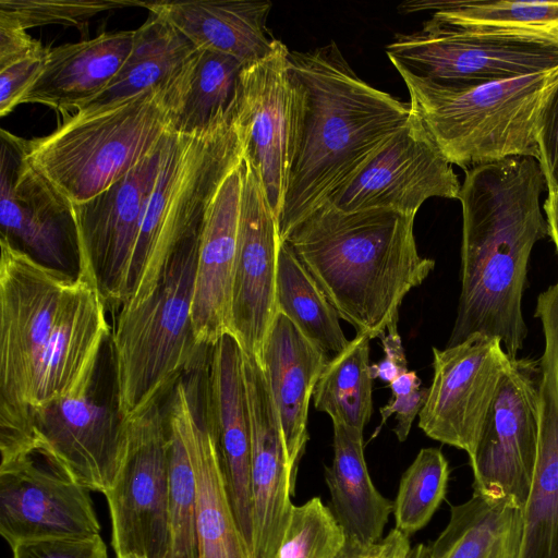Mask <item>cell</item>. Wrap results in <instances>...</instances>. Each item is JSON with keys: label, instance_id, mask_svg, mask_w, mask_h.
Segmentation results:
<instances>
[{"label": "cell", "instance_id": "1", "mask_svg": "<svg viewBox=\"0 0 558 558\" xmlns=\"http://www.w3.org/2000/svg\"><path fill=\"white\" fill-rule=\"evenodd\" d=\"M291 133L280 240L350 181L409 118L410 104L371 86L330 41L290 51Z\"/></svg>", "mask_w": 558, "mask_h": 558}, {"label": "cell", "instance_id": "2", "mask_svg": "<svg viewBox=\"0 0 558 558\" xmlns=\"http://www.w3.org/2000/svg\"><path fill=\"white\" fill-rule=\"evenodd\" d=\"M545 179L532 157H511L465 170L461 293L447 347L474 333L498 338L517 359L527 333L522 314L534 244L548 235L539 196Z\"/></svg>", "mask_w": 558, "mask_h": 558}, {"label": "cell", "instance_id": "3", "mask_svg": "<svg viewBox=\"0 0 558 558\" xmlns=\"http://www.w3.org/2000/svg\"><path fill=\"white\" fill-rule=\"evenodd\" d=\"M415 216L341 211L325 203L283 239L340 318L356 335L380 338L404 296L435 267L418 254Z\"/></svg>", "mask_w": 558, "mask_h": 558}, {"label": "cell", "instance_id": "4", "mask_svg": "<svg viewBox=\"0 0 558 558\" xmlns=\"http://www.w3.org/2000/svg\"><path fill=\"white\" fill-rule=\"evenodd\" d=\"M411 111L451 165L465 170L511 157L538 160L536 119L558 68L466 88H451L396 68Z\"/></svg>", "mask_w": 558, "mask_h": 558}, {"label": "cell", "instance_id": "5", "mask_svg": "<svg viewBox=\"0 0 558 558\" xmlns=\"http://www.w3.org/2000/svg\"><path fill=\"white\" fill-rule=\"evenodd\" d=\"M244 159L238 111L196 136L171 133L136 243L123 306L146 300L178 248L202 231L223 180Z\"/></svg>", "mask_w": 558, "mask_h": 558}, {"label": "cell", "instance_id": "6", "mask_svg": "<svg viewBox=\"0 0 558 558\" xmlns=\"http://www.w3.org/2000/svg\"><path fill=\"white\" fill-rule=\"evenodd\" d=\"M201 232L178 248L146 300L118 311L111 345L122 421L161 401L198 360L191 306Z\"/></svg>", "mask_w": 558, "mask_h": 558}, {"label": "cell", "instance_id": "7", "mask_svg": "<svg viewBox=\"0 0 558 558\" xmlns=\"http://www.w3.org/2000/svg\"><path fill=\"white\" fill-rule=\"evenodd\" d=\"M169 133L161 89H149L69 114L52 133L26 140L25 158L71 204H81L128 174Z\"/></svg>", "mask_w": 558, "mask_h": 558}, {"label": "cell", "instance_id": "8", "mask_svg": "<svg viewBox=\"0 0 558 558\" xmlns=\"http://www.w3.org/2000/svg\"><path fill=\"white\" fill-rule=\"evenodd\" d=\"M0 433L24 417L33 376L76 276L48 267L0 238Z\"/></svg>", "mask_w": 558, "mask_h": 558}, {"label": "cell", "instance_id": "9", "mask_svg": "<svg viewBox=\"0 0 558 558\" xmlns=\"http://www.w3.org/2000/svg\"><path fill=\"white\" fill-rule=\"evenodd\" d=\"M123 440L117 410L95 400L90 390L31 410L17 429L0 437V464L35 453L59 473L105 495L117 476Z\"/></svg>", "mask_w": 558, "mask_h": 558}, {"label": "cell", "instance_id": "10", "mask_svg": "<svg viewBox=\"0 0 558 558\" xmlns=\"http://www.w3.org/2000/svg\"><path fill=\"white\" fill-rule=\"evenodd\" d=\"M123 451L105 494L117 558H168L169 434L160 401L123 420Z\"/></svg>", "mask_w": 558, "mask_h": 558}, {"label": "cell", "instance_id": "11", "mask_svg": "<svg viewBox=\"0 0 558 558\" xmlns=\"http://www.w3.org/2000/svg\"><path fill=\"white\" fill-rule=\"evenodd\" d=\"M395 68L434 84L466 88L558 68V45L459 29L432 19L386 46Z\"/></svg>", "mask_w": 558, "mask_h": 558}, {"label": "cell", "instance_id": "12", "mask_svg": "<svg viewBox=\"0 0 558 558\" xmlns=\"http://www.w3.org/2000/svg\"><path fill=\"white\" fill-rule=\"evenodd\" d=\"M170 135L106 191L72 204L77 272L98 289L107 310H120L126 301L136 243Z\"/></svg>", "mask_w": 558, "mask_h": 558}, {"label": "cell", "instance_id": "13", "mask_svg": "<svg viewBox=\"0 0 558 558\" xmlns=\"http://www.w3.org/2000/svg\"><path fill=\"white\" fill-rule=\"evenodd\" d=\"M539 383L538 362L511 359L470 458L474 493L523 509L537 457Z\"/></svg>", "mask_w": 558, "mask_h": 558}, {"label": "cell", "instance_id": "14", "mask_svg": "<svg viewBox=\"0 0 558 558\" xmlns=\"http://www.w3.org/2000/svg\"><path fill=\"white\" fill-rule=\"evenodd\" d=\"M452 165L411 111L359 172L327 199L341 211L390 210L415 216L430 197L457 198Z\"/></svg>", "mask_w": 558, "mask_h": 558}, {"label": "cell", "instance_id": "15", "mask_svg": "<svg viewBox=\"0 0 558 558\" xmlns=\"http://www.w3.org/2000/svg\"><path fill=\"white\" fill-rule=\"evenodd\" d=\"M433 355L434 376L418 427L471 458L511 359L498 338L482 333L444 350L433 348Z\"/></svg>", "mask_w": 558, "mask_h": 558}, {"label": "cell", "instance_id": "16", "mask_svg": "<svg viewBox=\"0 0 558 558\" xmlns=\"http://www.w3.org/2000/svg\"><path fill=\"white\" fill-rule=\"evenodd\" d=\"M25 141L1 130V236L35 260L68 271L77 264L72 204L25 158Z\"/></svg>", "mask_w": 558, "mask_h": 558}, {"label": "cell", "instance_id": "17", "mask_svg": "<svg viewBox=\"0 0 558 558\" xmlns=\"http://www.w3.org/2000/svg\"><path fill=\"white\" fill-rule=\"evenodd\" d=\"M238 252L232 282L229 333L242 350L262 360L277 314L278 218L254 168L243 159Z\"/></svg>", "mask_w": 558, "mask_h": 558}, {"label": "cell", "instance_id": "18", "mask_svg": "<svg viewBox=\"0 0 558 558\" xmlns=\"http://www.w3.org/2000/svg\"><path fill=\"white\" fill-rule=\"evenodd\" d=\"M89 492L35 453L0 465V534L10 547L99 534Z\"/></svg>", "mask_w": 558, "mask_h": 558}, {"label": "cell", "instance_id": "19", "mask_svg": "<svg viewBox=\"0 0 558 558\" xmlns=\"http://www.w3.org/2000/svg\"><path fill=\"white\" fill-rule=\"evenodd\" d=\"M288 54L287 46L277 39L268 56L245 65L238 98L244 160L258 174L277 218L283 203L291 133Z\"/></svg>", "mask_w": 558, "mask_h": 558}, {"label": "cell", "instance_id": "20", "mask_svg": "<svg viewBox=\"0 0 558 558\" xmlns=\"http://www.w3.org/2000/svg\"><path fill=\"white\" fill-rule=\"evenodd\" d=\"M243 371L251 422V496L253 558H276L293 504L292 470L269 387L257 359L243 351Z\"/></svg>", "mask_w": 558, "mask_h": 558}, {"label": "cell", "instance_id": "21", "mask_svg": "<svg viewBox=\"0 0 558 558\" xmlns=\"http://www.w3.org/2000/svg\"><path fill=\"white\" fill-rule=\"evenodd\" d=\"M209 350L204 387L206 413L217 439L232 510L253 558L252 439L243 350L230 333Z\"/></svg>", "mask_w": 558, "mask_h": 558}, {"label": "cell", "instance_id": "22", "mask_svg": "<svg viewBox=\"0 0 558 558\" xmlns=\"http://www.w3.org/2000/svg\"><path fill=\"white\" fill-rule=\"evenodd\" d=\"M75 287L37 363L23 420L49 402L92 390L100 350L109 336L107 306L94 283L76 272ZM4 435V434H2Z\"/></svg>", "mask_w": 558, "mask_h": 558}, {"label": "cell", "instance_id": "23", "mask_svg": "<svg viewBox=\"0 0 558 558\" xmlns=\"http://www.w3.org/2000/svg\"><path fill=\"white\" fill-rule=\"evenodd\" d=\"M198 383L197 375L182 377L168 408L181 423L194 470L199 558H252L229 499L216 436L201 409Z\"/></svg>", "mask_w": 558, "mask_h": 558}, {"label": "cell", "instance_id": "24", "mask_svg": "<svg viewBox=\"0 0 558 558\" xmlns=\"http://www.w3.org/2000/svg\"><path fill=\"white\" fill-rule=\"evenodd\" d=\"M242 185L241 163L219 186L202 227L191 318L195 341L203 349L229 333Z\"/></svg>", "mask_w": 558, "mask_h": 558}, {"label": "cell", "instance_id": "25", "mask_svg": "<svg viewBox=\"0 0 558 558\" xmlns=\"http://www.w3.org/2000/svg\"><path fill=\"white\" fill-rule=\"evenodd\" d=\"M329 360L286 315L277 312L259 363L279 416L288 460L294 473L308 439L310 400Z\"/></svg>", "mask_w": 558, "mask_h": 558}, {"label": "cell", "instance_id": "26", "mask_svg": "<svg viewBox=\"0 0 558 558\" xmlns=\"http://www.w3.org/2000/svg\"><path fill=\"white\" fill-rule=\"evenodd\" d=\"M134 31L102 33L49 48L46 64L21 99L41 104L68 117L100 95L125 62Z\"/></svg>", "mask_w": 558, "mask_h": 558}, {"label": "cell", "instance_id": "27", "mask_svg": "<svg viewBox=\"0 0 558 558\" xmlns=\"http://www.w3.org/2000/svg\"><path fill=\"white\" fill-rule=\"evenodd\" d=\"M271 2L198 0L145 2L144 8L167 20L196 48L231 56L252 64L268 56L276 44L266 22Z\"/></svg>", "mask_w": 558, "mask_h": 558}, {"label": "cell", "instance_id": "28", "mask_svg": "<svg viewBox=\"0 0 558 558\" xmlns=\"http://www.w3.org/2000/svg\"><path fill=\"white\" fill-rule=\"evenodd\" d=\"M244 66L231 56L197 48L161 90L169 131L196 136L232 117Z\"/></svg>", "mask_w": 558, "mask_h": 558}, {"label": "cell", "instance_id": "29", "mask_svg": "<svg viewBox=\"0 0 558 558\" xmlns=\"http://www.w3.org/2000/svg\"><path fill=\"white\" fill-rule=\"evenodd\" d=\"M522 509L508 498L478 493L451 506L450 519L432 546L418 544L407 558H518Z\"/></svg>", "mask_w": 558, "mask_h": 558}, {"label": "cell", "instance_id": "30", "mask_svg": "<svg viewBox=\"0 0 558 558\" xmlns=\"http://www.w3.org/2000/svg\"><path fill=\"white\" fill-rule=\"evenodd\" d=\"M331 510L347 538L363 544L383 539L393 502L374 486L368 474L363 432L333 424V458L325 471Z\"/></svg>", "mask_w": 558, "mask_h": 558}, {"label": "cell", "instance_id": "31", "mask_svg": "<svg viewBox=\"0 0 558 558\" xmlns=\"http://www.w3.org/2000/svg\"><path fill=\"white\" fill-rule=\"evenodd\" d=\"M518 558H558V373L539 384L538 446Z\"/></svg>", "mask_w": 558, "mask_h": 558}, {"label": "cell", "instance_id": "32", "mask_svg": "<svg viewBox=\"0 0 558 558\" xmlns=\"http://www.w3.org/2000/svg\"><path fill=\"white\" fill-rule=\"evenodd\" d=\"M197 48L162 16L150 12L134 31L132 49L106 89L75 112L108 108L149 89L161 90Z\"/></svg>", "mask_w": 558, "mask_h": 558}, {"label": "cell", "instance_id": "33", "mask_svg": "<svg viewBox=\"0 0 558 558\" xmlns=\"http://www.w3.org/2000/svg\"><path fill=\"white\" fill-rule=\"evenodd\" d=\"M398 10L433 11L430 19L446 26L558 45V1L410 0Z\"/></svg>", "mask_w": 558, "mask_h": 558}, {"label": "cell", "instance_id": "34", "mask_svg": "<svg viewBox=\"0 0 558 558\" xmlns=\"http://www.w3.org/2000/svg\"><path fill=\"white\" fill-rule=\"evenodd\" d=\"M276 306L330 359L348 347L337 311L284 241L278 252Z\"/></svg>", "mask_w": 558, "mask_h": 558}, {"label": "cell", "instance_id": "35", "mask_svg": "<svg viewBox=\"0 0 558 558\" xmlns=\"http://www.w3.org/2000/svg\"><path fill=\"white\" fill-rule=\"evenodd\" d=\"M369 340L365 333L356 335L341 353L331 357L313 393L315 409L327 413L332 424L362 432L373 413Z\"/></svg>", "mask_w": 558, "mask_h": 558}, {"label": "cell", "instance_id": "36", "mask_svg": "<svg viewBox=\"0 0 558 558\" xmlns=\"http://www.w3.org/2000/svg\"><path fill=\"white\" fill-rule=\"evenodd\" d=\"M169 434L168 558H199L196 526V485L190 450L175 413L167 408Z\"/></svg>", "mask_w": 558, "mask_h": 558}, {"label": "cell", "instance_id": "37", "mask_svg": "<svg viewBox=\"0 0 558 558\" xmlns=\"http://www.w3.org/2000/svg\"><path fill=\"white\" fill-rule=\"evenodd\" d=\"M448 461L437 448H423L402 474L393 502L396 527L410 537L423 529L447 492Z\"/></svg>", "mask_w": 558, "mask_h": 558}, {"label": "cell", "instance_id": "38", "mask_svg": "<svg viewBox=\"0 0 558 558\" xmlns=\"http://www.w3.org/2000/svg\"><path fill=\"white\" fill-rule=\"evenodd\" d=\"M345 535L319 497L293 506L276 558H333Z\"/></svg>", "mask_w": 558, "mask_h": 558}, {"label": "cell", "instance_id": "39", "mask_svg": "<svg viewBox=\"0 0 558 558\" xmlns=\"http://www.w3.org/2000/svg\"><path fill=\"white\" fill-rule=\"evenodd\" d=\"M145 2L126 0H0V19L24 29L49 24L80 26L104 11Z\"/></svg>", "mask_w": 558, "mask_h": 558}, {"label": "cell", "instance_id": "40", "mask_svg": "<svg viewBox=\"0 0 558 558\" xmlns=\"http://www.w3.org/2000/svg\"><path fill=\"white\" fill-rule=\"evenodd\" d=\"M538 165L549 191H558V81L547 92L536 119Z\"/></svg>", "mask_w": 558, "mask_h": 558}, {"label": "cell", "instance_id": "41", "mask_svg": "<svg viewBox=\"0 0 558 558\" xmlns=\"http://www.w3.org/2000/svg\"><path fill=\"white\" fill-rule=\"evenodd\" d=\"M11 549L12 558H108L106 544L99 534L27 541Z\"/></svg>", "mask_w": 558, "mask_h": 558}, {"label": "cell", "instance_id": "42", "mask_svg": "<svg viewBox=\"0 0 558 558\" xmlns=\"http://www.w3.org/2000/svg\"><path fill=\"white\" fill-rule=\"evenodd\" d=\"M49 49V48H48ZM47 53L33 56L0 70V116L9 114L43 72Z\"/></svg>", "mask_w": 558, "mask_h": 558}, {"label": "cell", "instance_id": "43", "mask_svg": "<svg viewBox=\"0 0 558 558\" xmlns=\"http://www.w3.org/2000/svg\"><path fill=\"white\" fill-rule=\"evenodd\" d=\"M47 51L48 48L29 36L26 29L8 20L0 19V70Z\"/></svg>", "mask_w": 558, "mask_h": 558}, {"label": "cell", "instance_id": "44", "mask_svg": "<svg viewBox=\"0 0 558 558\" xmlns=\"http://www.w3.org/2000/svg\"><path fill=\"white\" fill-rule=\"evenodd\" d=\"M427 395L428 388L421 387L410 395L392 397L391 400L379 410L381 420L375 435L378 434L386 421L395 414L397 425L393 432L399 441H404L409 436L414 418L420 414L425 404Z\"/></svg>", "mask_w": 558, "mask_h": 558}, {"label": "cell", "instance_id": "45", "mask_svg": "<svg viewBox=\"0 0 558 558\" xmlns=\"http://www.w3.org/2000/svg\"><path fill=\"white\" fill-rule=\"evenodd\" d=\"M385 357L371 366L373 378L390 384L402 373L408 372V362L398 331V319L392 320L380 337Z\"/></svg>", "mask_w": 558, "mask_h": 558}, {"label": "cell", "instance_id": "46", "mask_svg": "<svg viewBox=\"0 0 558 558\" xmlns=\"http://www.w3.org/2000/svg\"><path fill=\"white\" fill-rule=\"evenodd\" d=\"M405 536L397 529L381 541L363 544L345 537V542L333 558H390L400 541Z\"/></svg>", "mask_w": 558, "mask_h": 558}, {"label": "cell", "instance_id": "47", "mask_svg": "<svg viewBox=\"0 0 558 558\" xmlns=\"http://www.w3.org/2000/svg\"><path fill=\"white\" fill-rule=\"evenodd\" d=\"M548 235L555 243L558 253V191H549L544 203Z\"/></svg>", "mask_w": 558, "mask_h": 558}, {"label": "cell", "instance_id": "48", "mask_svg": "<svg viewBox=\"0 0 558 558\" xmlns=\"http://www.w3.org/2000/svg\"><path fill=\"white\" fill-rule=\"evenodd\" d=\"M389 387L391 389L392 397L407 396L421 388V379L415 372L408 371L393 379L389 384Z\"/></svg>", "mask_w": 558, "mask_h": 558}, {"label": "cell", "instance_id": "49", "mask_svg": "<svg viewBox=\"0 0 558 558\" xmlns=\"http://www.w3.org/2000/svg\"><path fill=\"white\" fill-rule=\"evenodd\" d=\"M410 548L411 547H410L409 537H405L399 545L398 549L396 550L393 558H407Z\"/></svg>", "mask_w": 558, "mask_h": 558}, {"label": "cell", "instance_id": "50", "mask_svg": "<svg viewBox=\"0 0 558 558\" xmlns=\"http://www.w3.org/2000/svg\"><path fill=\"white\" fill-rule=\"evenodd\" d=\"M408 536H403V538L400 541L399 545L401 544V542ZM399 545L397 546V548L395 549L393 554L390 556V558H393L395 557V554H396V550L398 549Z\"/></svg>", "mask_w": 558, "mask_h": 558}]
</instances>
